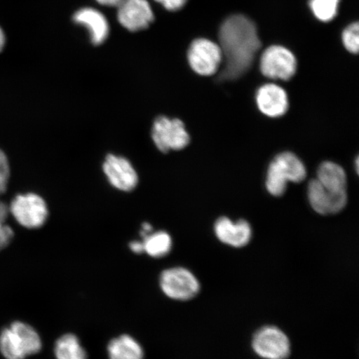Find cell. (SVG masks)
I'll use <instances>...</instances> for the list:
<instances>
[{
  "label": "cell",
  "instance_id": "1",
  "mask_svg": "<svg viewBox=\"0 0 359 359\" xmlns=\"http://www.w3.org/2000/svg\"><path fill=\"white\" fill-rule=\"evenodd\" d=\"M219 40L224 60L219 79L232 81L241 78L252 66L262 48L257 25L243 15L229 16L219 28Z\"/></svg>",
  "mask_w": 359,
  "mask_h": 359
},
{
  "label": "cell",
  "instance_id": "2",
  "mask_svg": "<svg viewBox=\"0 0 359 359\" xmlns=\"http://www.w3.org/2000/svg\"><path fill=\"white\" fill-rule=\"evenodd\" d=\"M41 337L34 327L17 321L0 334V352L7 359H25L41 351Z\"/></svg>",
  "mask_w": 359,
  "mask_h": 359
},
{
  "label": "cell",
  "instance_id": "3",
  "mask_svg": "<svg viewBox=\"0 0 359 359\" xmlns=\"http://www.w3.org/2000/svg\"><path fill=\"white\" fill-rule=\"evenodd\" d=\"M306 176V168L297 156L289 151L282 152L269 165L266 188L272 196H281L289 182H302Z\"/></svg>",
  "mask_w": 359,
  "mask_h": 359
},
{
  "label": "cell",
  "instance_id": "4",
  "mask_svg": "<svg viewBox=\"0 0 359 359\" xmlns=\"http://www.w3.org/2000/svg\"><path fill=\"white\" fill-rule=\"evenodd\" d=\"M151 137L157 149L164 154L172 150H182L191 141L190 135L182 120L163 116L155 120Z\"/></svg>",
  "mask_w": 359,
  "mask_h": 359
},
{
  "label": "cell",
  "instance_id": "5",
  "mask_svg": "<svg viewBox=\"0 0 359 359\" xmlns=\"http://www.w3.org/2000/svg\"><path fill=\"white\" fill-rule=\"evenodd\" d=\"M161 291L168 298L187 302L199 293L200 284L193 273L183 267L165 269L160 276Z\"/></svg>",
  "mask_w": 359,
  "mask_h": 359
},
{
  "label": "cell",
  "instance_id": "6",
  "mask_svg": "<svg viewBox=\"0 0 359 359\" xmlns=\"http://www.w3.org/2000/svg\"><path fill=\"white\" fill-rule=\"evenodd\" d=\"M259 67L264 77L288 81L294 77L297 70V60L289 48L271 45L263 52Z\"/></svg>",
  "mask_w": 359,
  "mask_h": 359
},
{
  "label": "cell",
  "instance_id": "7",
  "mask_svg": "<svg viewBox=\"0 0 359 359\" xmlns=\"http://www.w3.org/2000/svg\"><path fill=\"white\" fill-rule=\"evenodd\" d=\"M10 212L22 226L32 230L42 227L48 217L46 202L34 193L17 196L11 202Z\"/></svg>",
  "mask_w": 359,
  "mask_h": 359
},
{
  "label": "cell",
  "instance_id": "8",
  "mask_svg": "<svg viewBox=\"0 0 359 359\" xmlns=\"http://www.w3.org/2000/svg\"><path fill=\"white\" fill-rule=\"evenodd\" d=\"M187 58L191 69L201 76L217 74L223 62L219 45L203 38L192 41L188 49Z\"/></svg>",
  "mask_w": 359,
  "mask_h": 359
},
{
  "label": "cell",
  "instance_id": "9",
  "mask_svg": "<svg viewBox=\"0 0 359 359\" xmlns=\"http://www.w3.org/2000/svg\"><path fill=\"white\" fill-rule=\"evenodd\" d=\"M253 348L266 359H286L290 354V343L284 332L275 326H266L255 334Z\"/></svg>",
  "mask_w": 359,
  "mask_h": 359
},
{
  "label": "cell",
  "instance_id": "10",
  "mask_svg": "<svg viewBox=\"0 0 359 359\" xmlns=\"http://www.w3.org/2000/svg\"><path fill=\"white\" fill-rule=\"evenodd\" d=\"M116 8L119 24L131 32L144 30L154 21V13L147 0H122Z\"/></svg>",
  "mask_w": 359,
  "mask_h": 359
},
{
  "label": "cell",
  "instance_id": "11",
  "mask_svg": "<svg viewBox=\"0 0 359 359\" xmlns=\"http://www.w3.org/2000/svg\"><path fill=\"white\" fill-rule=\"evenodd\" d=\"M102 169L111 185L116 189L132 191L137 186L138 176L136 170L125 157L107 155Z\"/></svg>",
  "mask_w": 359,
  "mask_h": 359
},
{
  "label": "cell",
  "instance_id": "12",
  "mask_svg": "<svg viewBox=\"0 0 359 359\" xmlns=\"http://www.w3.org/2000/svg\"><path fill=\"white\" fill-rule=\"evenodd\" d=\"M309 203L320 215H334L341 212L347 205V192H333L327 190L317 179L309 183Z\"/></svg>",
  "mask_w": 359,
  "mask_h": 359
},
{
  "label": "cell",
  "instance_id": "13",
  "mask_svg": "<svg viewBox=\"0 0 359 359\" xmlns=\"http://www.w3.org/2000/svg\"><path fill=\"white\" fill-rule=\"evenodd\" d=\"M255 100L259 111L269 118H280L289 109L288 94L284 88L275 83H267L260 87Z\"/></svg>",
  "mask_w": 359,
  "mask_h": 359
},
{
  "label": "cell",
  "instance_id": "14",
  "mask_svg": "<svg viewBox=\"0 0 359 359\" xmlns=\"http://www.w3.org/2000/svg\"><path fill=\"white\" fill-rule=\"evenodd\" d=\"M73 20L76 25L86 29L90 41L101 45L106 41L110 33L109 20L100 11L91 7L80 8L74 13Z\"/></svg>",
  "mask_w": 359,
  "mask_h": 359
},
{
  "label": "cell",
  "instance_id": "15",
  "mask_svg": "<svg viewBox=\"0 0 359 359\" xmlns=\"http://www.w3.org/2000/svg\"><path fill=\"white\" fill-rule=\"evenodd\" d=\"M215 233L224 244L237 248L248 244L252 236V230L248 222L240 219L234 223L227 217L217 219L215 224Z\"/></svg>",
  "mask_w": 359,
  "mask_h": 359
},
{
  "label": "cell",
  "instance_id": "16",
  "mask_svg": "<svg viewBox=\"0 0 359 359\" xmlns=\"http://www.w3.org/2000/svg\"><path fill=\"white\" fill-rule=\"evenodd\" d=\"M323 187L333 192H347V175L341 165L325 161L318 169L317 178Z\"/></svg>",
  "mask_w": 359,
  "mask_h": 359
},
{
  "label": "cell",
  "instance_id": "17",
  "mask_svg": "<svg viewBox=\"0 0 359 359\" xmlns=\"http://www.w3.org/2000/svg\"><path fill=\"white\" fill-rule=\"evenodd\" d=\"M109 359H144V350L133 337L123 334L112 339L107 345Z\"/></svg>",
  "mask_w": 359,
  "mask_h": 359
},
{
  "label": "cell",
  "instance_id": "18",
  "mask_svg": "<svg viewBox=\"0 0 359 359\" xmlns=\"http://www.w3.org/2000/svg\"><path fill=\"white\" fill-rule=\"evenodd\" d=\"M142 242L144 253L151 258L165 257L172 249V237L165 231H152L142 237Z\"/></svg>",
  "mask_w": 359,
  "mask_h": 359
},
{
  "label": "cell",
  "instance_id": "19",
  "mask_svg": "<svg viewBox=\"0 0 359 359\" xmlns=\"http://www.w3.org/2000/svg\"><path fill=\"white\" fill-rule=\"evenodd\" d=\"M55 355L56 359H88L86 350L73 334L62 335L56 341Z\"/></svg>",
  "mask_w": 359,
  "mask_h": 359
},
{
  "label": "cell",
  "instance_id": "20",
  "mask_svg": "<svg viewBox=\"0 0 359 359\" xmlns=\"http://www.w3.org/2000/svg\"><path fill=\"white\" fill-rule=\"evenodd\" d=\"M340 0H309V6L318 20L327 22L338 15Z\"/></svg>",
  "mask_w": 359,
  "mask_h": 359
},
{
  "label": "cell",
  "instance_id": "21",
  "mask_svg": "<svg viewBox=\"0 0 359 359\" xmlns=\"http://www.w3.org/2000/svg\"><path fill=\"white\" fill-rule=\"evenodd\" d=\"M342 42L349 53L357 55L359 50V25L353 22L345 28L342 33Z\"/></svg>",
  "mask_w": 359,
  "mask_h": 359
},
{
  "label": "cell",
  "instance_id": "22",
  "mask_svg": "<svg viewBox=\"0 0 359 359\" xmlns=\"http://www.w3.org/2000/svg\"><path fill=\"white\" fill-rule=\"evenodd\" d=\"M13 238L12 229L7 226L6 222L0 219V251L6 249L11 244Z\"/></svg>",
  "mask_w": 359,
  "mask_h": 359
},
{
  "label": "cell",
  "instance_id": "23",
  "mask_svg": "<svg viewBox=\"0 0 359 359\" xmlns=\"http://www.w3.org/2000/svg\"><path fill=\"white\" fill-rule=\"evenodd\" d=\"M168 11H178L186 6L188 0H155Z\"/></svg>",
  "mask_w": 359,
  "mask_h": 359
},
{
  "label": "cell",
  "instance_id": "24",
  "mask_svg": "<svg viewBox=\"0 0 359 359\" xmlns=\"http://www.w3.org/2000/svg\"><path fill=\"white\" fill-rule=\"evenodd\" d=\"M10 164L4 152L0 149V179L8 181L10 177Z\"/></svg>",
  "mask_w": 359,
  "mask_h": 359
},
{
  "label": "cell",
  "instance_id": "25",
  "mask_svg": "<svg viewBox=\"0 0 359 359\" xmlns=\"http://www.w3.org/2000/svg\"><path fill=\"white\" fill-rule=\"evenodd\" d=\"M130 250H132V252L134 254L140 255L144 253V250H143L142 242L140 241H132L129 245Z\"/></svg>",
  "mask_w": 359,
  "mask_h": 359
},
{
  "label": "cell",
  "instance_id": "26",
  "mask_svg": "<svg viewBox=\"0 0 359 359\" xmlns=\"http://www.w3.org/2000/svg\"><path fill=\"white\" fill-rule=\"evenodd\" d=\"M96 1L102 4V6H109V7H114V6H118V4L122 1V0H96Z\"/></svg>",
  "mask_w": 359,
  "mask_h": 359
},
{
  "label": "cell",
  "instance_id": "27",
  "mask_svg": "<svg viewBox=\"0 0 359 359\" xmlns=\"http://www.w3.org/2000/svg\"><path fill=\"white\" fill-rule=\"evenodd\" d=\"M152 231H154V230H152V226H151V224L148 223H144L142 224L141 236L144 237L148 234H150V233Z\"/></svg>",
  "mask_w": 359,
  "mask_h": 359
},
{
  "label": "cell",
  "instance_id": "28",
  "mask_svg": "<svg viewBox=\"0 0 359 359\" xmlns=\"http://www.w3.org/2000/svg\"><path fill=\"white\" fill-rule=\"evenodd\" d=\"M6 34H4V31L0 27V53L2 52L4 46H6Z\"/></svg>",
  "mask_w": 359,
  "mask_h": 359
},
{
  "label": "cell",
  "instance_id": "29",
  "mask_svg": "<svg viewBox=\"0 0 359 359\" xmlns=\"http://www.w3.org/2000/svg\"><path fill=\"white\" fill-rule=\"evenodd\" d=\"M8 185V181H4V180L0 179V196L4 194L6 191Z\"/></svg>",
  "mask_w": 359,
  "mask_h": 359
},
{
  "label": "cell",
  "instance_id": "30",
  "mask_svg": "<svg viewBox=\"0 0 359 359\" xmlns=\"http://www.w3.org/2000/svg\"><path fill=\"white\" fill-rule=\"evenodd\" d=\"M358 158L356 159V170H357V172L358 173V167H359V165H358Z\"/></svg>",
  "mask_w": 359,
  "mask_h": 359
}]
</instances>
